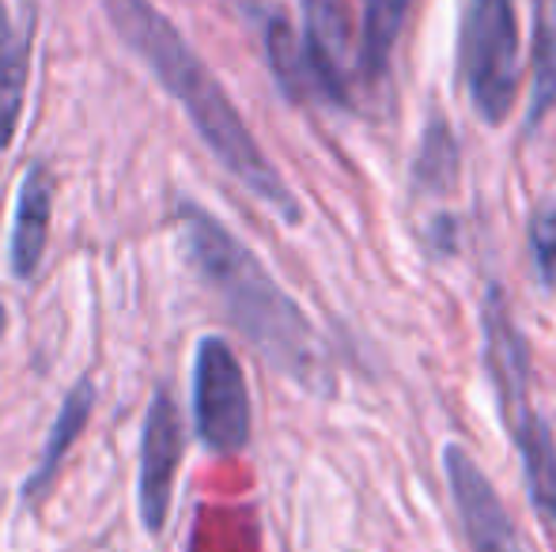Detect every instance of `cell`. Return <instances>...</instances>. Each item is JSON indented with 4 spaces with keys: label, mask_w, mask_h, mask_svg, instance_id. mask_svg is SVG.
<instances>
[{
    "label": "cell",
    "mask_w": 556,
    "mask_h": 552,
    "mask_svg": "<svg viewBox=\"0 0 556 552\" xmlns=\"http://www.w3.org/2000/svg\"><path fill=\"white\" fill-rule=\"evenodd\" d=\"M175 228L186 261L220 299L231 325L254 345V352L303 394L333 398L337 375L323 333L262 266V258L235 231H227L224 220L190 197L175 201Z\"/></svg>",
    "instance_id": "cell-1"
},
{
    "label": "cell",
    "mask_w": 556,
    "mask_h": 552,
    "mask_svg": "<svg viewBox=\"0 0 556 552\" xmlns=\"http://www.w3.org/2000/svg\"><path fill=\"white\" fill-rule=\"evenodd\" d=\"M103 12L111 20L122 46H129L140 57V65L163 84L170 99L186 111L193 133L205 140V147L216 155V163L250 193L262 201L280 223L295 228L303 220L300 197L285 182L262 144L242 121L239 106L224 91V84L213 76V68L198 57L182 30L152 4V0H103Z\"/></svg>",
    "instance_id": "cell-2"
},
{
    "label": "cell",
    "mask_w": 556,
    "mask_h": 552,
    "mask_svg": "<svg viewBox=\"0 0 556 552\" xmlns=\"http://www.w3.org/2000/svg\"><path fill=\"white\" fill-rule=\"evenodd\" d=\"M484 363H489L492 386H496L500 413L511 427L515 450L522 458V480H527L530 503L538 518L556 530V435L549 420L538 413L530 394V348L519 333L507 307L504 292L492 287L484 295Z\"/></svg>",
    "instance_id": "cell-3"
},
{
    "label": "cell",
    "mask_w": 556,
    "mask_h": 552,
    "mask_svg": "<svg viewBox=\"0 0 556 552\" xmlns=\"http://www.w3.org/2000/svg\"><path fill=\"white\" fill-rule=\"evenodd\" d=\"M462 76L477 118L504 126L522 76L515 0H469L462 20Z\"/></svg>",
    "instance_id": "cell-4"
},
{
    "label": "cell",
    "mask_w": 556,
    "mask_h": 552,
    "mask_svg": "<svg viewBox=\"0 0 556 552\" xmlns=\"http://www.w3.org/2000/svg\"><path fill=\"white\" fill-rule=\"evenodd\" d=\"M193 432L208 454L231 458L247 450L254 432V406L242 363L224 337L208 333L193 348Z\"/></svg>",
    "instance_id": "cell-5"
},
{
    "label": "cell",
    "mask_w": 556,
    "mask_h": 552,
    "mask_svg": "<svg viewBox=\"0 0 556 552\" xmlns=\"http://www.w3.org/2000/svg\"><path fill=\"white\" fill-rule=\"evenodd\" d=\"M186 432L178 401L167 386H155L140 427V470H137V511L148 538H163L175 500V477L182 462Z\"/></svg>",
    "instance_id": "cell-6"
},
{
    "label": "cell",
    "mask_w": 556,
    "mask_h": 552,
    "mask_svg": "<svg viewBox=\"0 0 556 552\" xmlns=\"http://www.w3.org/2000/svg\"><path fill=\"white\" fill-rule=\"evenodd\" d=\"M443 473L454 496V511L462 518V530L473 552H522V541L515 534V523L507 518L504 503H500L492 480L473 462L462 442H446L443 447Z\"/></svg>",
    "instance_id": "cell-7"
},
{
    "label": "cell",
    "mask_w": 556,
    "mask_h": 552,
    "mask_svg": "<svg viewBox=\"0 0 556 552\" xmlns=\"http://www.w3.org/2000/svg\"><path fill=\"white\" fill-rule=\"evenodd\" d=\"M303 57H307L315 95L333 106H352V8L349 0H300Z\"/></svg>",
    "instance_id": "cell-8"
},
{
    "label": "cell",
    "mask_w": 556,
    "mask_h": 552,
    "mask_svg": "<svg viewBox=\"0 0 556 552\" xmlns=\"http://www.w3.org/2000/svg\"><path fill=\"white\" fill-rule=\"evenodd\" d=\"M53 190H58V178L46 163H30L15 190L12 231H8V273L20 284H30L42 269L46 246H50Z\"/></svg>",
    "instance_id": "cell-9"
},
{
    "label": "cell",
    "mask_w": 556,
    "mask_h": 552,
    "mask_svg": "<svg viewBox=\"0 0 556 552\" xmlns=\"http://www.w3.org/2000/svg\"><path fill=\"white\" fill-rule=\"evenodd\" d=\"M96 401H99V386L91 375H80L65 390V398H61V406H58V416H53L50 432H46V439H42V450H38L35 470H30V477L23 480V488H20L23 508H38V503L53 492L61 470H65V458L73 454V447L80 442L91 413H96Z\"/></svg>",
    "instance_id": "cell-10"
},
{
    "label": "cell",
    "mask_w": 556,
    "mask_h": 552,
    "mask_svg": "<svg viewBox=\"0 0 556 552\" xmlns=\"http://www.w3.org/2000/svg\"><path fill=\"white\" fill-rule=\"evenodd\" d=\"M30 42H35V15L23 12V20H15L8 0H0V152L12 147L20 133L30 80Z\"/></svg>",
    "instance_id": "cell-11"
},
{
    "label": "cell",
    "mask_w": 556,
    "mask_h": 552,
    "mask_svg": "<svg viewBox=\"0 0 556 552\" xmlns=\"http://www.w3.org/2000/svg\"><path fill=\"white\" fill-rule=\"evenodd\" d=\"M413 0H364V27H359L356 68L367 84H379L394 57V46L405 30Z\"/></svg>",
    "instance_id": "cell-12"
},
{
    "label": "cell",
    "mask_w": 556,
    "mask_h": 552,
    "mask_svg": "<svg viewBox=\"0 0 556 552\" xmlns=\"http://www.w3.org/2000/svg\"><path fill=\"white\" fill-rule=\"evenodd\" d=\"M262 35H265V57H269L277 88L285 91L292 103H303L307 95H315V80H311L307 57H303V42L295 38L292 23H288L280 12H269L265 15Z\"/></svg>",
    "instance_id": "cell-13"
},
{
    "label": "cell",
    "mask_w": 556,
    "mask_h": 552,
    "mask_svg": "<svg viewBox=\"0 0 556 552\" xmlns=\"http://www.w3.org/2000/svg\"><path fill=\"white\" fill-rule=\"evenodd\" d=\"M556 106V0H534V88L527 129H538Z\"/></svg>",
    "instance_id": "cell-14"
},
{
    "label": "cell",
    "mask_w": 556,
    "mask_h": 552,
    "mask_svg": "<svg viewBox=\"0 0 556 552\" xmlns=\"http://www.w3.org/2000/svg\"><path fill=\"white\" fill-rule=\"evenodd\" d=\"M454 182H458V140L446 121L432 118L413 155V185L425 193H451Z\"/></svg>",
    "instance_id": "cell-15"
},
{
    "label": "cell",
    "mask_w": 556,
    "mask_h": 552,
    "mask_svg": "<svg viewBox=\"0 0 556 552\" xmlns=\"http://www.w3.org/2000/svg\"><path fill=\"white\" fill-rule=\"evenodd\" d=\"M527 239H530V261H534L538 277H542L545 287H553L556 284V201L534 208Z\"/></svg>",
    "instance_id": "cell-16"
},
{
    "label": "cell",
    "mask_w": 556,
    "mask_h": 552,
    "mask_svg": "<svg viewBox=\"0 0 556 552\" xmlns=\"http://www.w3.org/2000/svg\"><path fill=\"white\" fill-rule=\"evenodd\" d=\"M235 4H239L247 15H257V0H235Z\"/></svg>",
    "instance_id": "cell-17"
},
{
    "label": "cell",
    "mask_w": 556,
    "mask_h": 552,
    "mask_svg": "<svg viewBox=\"0 0 556 552\" xmlns=\"http://www.w3.org/2000/svg\"><path fill=\"white\" fill-rule=\"evenodd\" d=\"M4 333H8V307L0 303V341H4Z\"/></svg>",
    "instance_id": "cell-18"
}]
</instances>
